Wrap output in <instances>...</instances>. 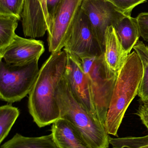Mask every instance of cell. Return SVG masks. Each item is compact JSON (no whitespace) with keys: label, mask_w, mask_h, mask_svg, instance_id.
Masks as SVG:
<instances>
[{"label":"cell","mask_w":148,"mask_h":148,"mask_svg":"<svg viewBox=\"0 0 148 148\" xmlns=\"http://www.w3.org/2000/svg\"><path fill=\"white\" fill-rule=\"evenodd\" d=\"M39 60L24 66L0 62V98L13 103L29 95L39 74Z\"/></svg>","instance_id":"obj_5"},{"label":"cell","mask_w":148,"mask_h":148,"mask_svg":"<svg viewBox=\"0 0 148 148\" xmlns=\"http://www.w3.org/2000/svg\"><path fill=\"white\" fill-rule=\"evenodd\" d=\"M133 49L139 56L143 68L138 95L140 101H148V47L143 42L139 41Z\"/></svg>","instance_id":"obj_17"},{"label":"cell","mask_w":148,"mask_h":148,"mask_svg":"<svg viewBox=\"0 0 148 148\" xmlns=\"http://www.w3.org/2000/svg\"><path fill=\"white\" fill-rule=\"evenodd\" d=\"M143 74L141 61L135 51L128 56L119 72L107 113L105 129L118 137V131L129 106L138 95Z\"/></svg>","instance_id":"obj_2"},{"label":"cell","mask_w":148,"mask_h":148,"mask_svg":"<svg viewBox=\"0 0 148 148\" xmlns=\"http://www.w3.org/2000/svg\"><path fill=\"white\" fill-rule=\"evenodd\" d=\"M41 4V6L42 8L44 13V16L47 21V32L49 31L50 27V19L49 15L48 12L47 6V0H38Z\"/></svg>","instance_id":"obj_24"},{"label":"cell","mask_w":148,"mask_h":148,"mask_svg":"<svg viewBox=\"0 0 148 148\" xmlns=\"http://www.w3.org/2000/svg\"><path fill=\"white\" fill-rule=\"evenodd\" d=\"M87 77L97 118L105 127L106 117L118 74L110 70L103 54L81 59Z\"/></svg>","instance_id":"obj_4"},{"label":"cell","mask_w":148,"mask_h":148,"mask_svg":"<svg viewBox=\"0 0 148 148\" xmlns=\"http://www.w3.org/2000/svg\"><path fill=\"white\" fill-rule=\"evenodd\" d=\"M45 51L43 42L27 39L16 35L6 48L0 51V60L6 63L21 66L39 60Z\"/></svg>","instance_id":"obj_10"},{"label":"cell","mask_w":148,"mask_h":148,"mask_svg":"<svg viewBox=\"0 0 148 148\" xmlns=\"http://www.w3.org/2000/svg\"><path fill=\"white\" fill-rule=\"evenodd\" d=\"M20 17L25 37L35 39L47 32V21L38 0H24Z\"/></svg>","instance_id":"obj_11"},{"label":"cell","mask_w":148,"mask_h":148,"mask_svg":"<svg viewBox=\"0 0 148 148\" xmlns=\"http://www.w3.org/2000/svg\"><path fill=\"white\" fill-rule=\"evenodd\" d=\"M56 97L60 108L61 118L71 122L91 148L109 147L110 137L105 127L74 99L65 74L56 88Z\"/></svg>","instance_id":"obj_3"},{"label":"cell","mask_w":148,"mask_h":148,"mask_svg":"<svg viewBox=\"0 0 148 148\" xmlns=\"http://www.w3.org/2000/svg\"><path fill=\"white\" fill-rule=\"evenodd\" d=\"M63 49L80 60L103 54L87 18L81 8L72 23Z\"/></svg>","instance_id":"obj_6"},{"label":"cell","mask_w":148,"mask_h":148,"mask_svg":"<svg viewBox=\"0 0 148 148\" xmlns=\"http://www.w3.org/2000/svg\"><path fill=\"white\" fill-rule=\"evenodd\" d=\"M19 115L18 109L10 104L0 107V143L8 136Z\"/></svg>","instance_id":"obj_18"},{"label":"cell","mask_w":148,"mask_h":148,"mask_svg":"<svg viewBox=\"0 0 148 148\" xmlns=\"http://www.w3.org/2000/svg\"><path fill=\"white\" fill-rule=\"evenodd\" d=\"M113 27L123 48L129 54L140 36L136 18L125 16Z\"/></svg>","instance_id":"obj_14"},{"label":"cell","mask_w":148,"mask_h":148,"mask_svg":"<svg viewBox=\"0 0 148 148\" xmlns=\"http://www.w3.org/2000/svg\"><path fill=\"white\" fill-rule=\"evenodd\" d=\"M140 36L148 42V12H142L136 17Z\"/></svg>","instance_id":"obj_21"},{"label":"cell","mask_w":148,"mask_h":148,"mask_svg":"<svg viewBox=\"0 0 148 148\" xmlns=\"http://www.w3.org/2000/svg\"><path fill=\"white\" fill-rule=\"evenodd\" d=\"M21 17L13 14L0 13V51L13 41Z\"/></svg>","instance_id":"obj_16"},{"label":"cell","mask_w":148,"mask_h":148,"mask_svg":"<svg viewBox=\"0 0 148 148\" xmlns=\"http://www.w3.org/2000/svg\"><path fill=\"white\" fill-rule=\"evenodd\" d=\"M128 55L123 48L114 27H108L105 32L103 53L108 67L114 73H119Z\"/></svg>","instance_id":"obj_13"},{"label":"cell","mask_w":148,"mask_h":148,"mask_svg":"<svg viewBox=\"0 0 148 148\" xmlns=\"http://www.w3.org/2000/svg\"><path fill=\"white\" fill-rule=\"evenodd\" d=\"M66 52L67 61L65 76L72 95L94 118L99 121L89 83L81 60L70 53Z\"/></svg>","instance_id":"obj_9"},{"label":"cell","mask_w":148,"mask_h":148,"mask_svg":"<svg viewBox=\"0 0 148 148\" xmlns=\"http://www.w3.org/2000/svg\"><path fill=\"white\" fill-rule=\"evenodd\" d=\"M60 1V0H47L48 12L50 19V27H51L52 21L54 19V16L56 12V9Z\"/></svg>","instance_id":"obj_23"},{"label":"cell","mask_w":148,"mask_h":148,"mask_svg":"<svg viewBox=\"0 0 148 148\" xmlns=\"http://www.w3.org/2000/svg\"><path fill=\"white\" fill-rule=\"evenodd\" d=\"M104 53V37L108 27L127 16L107 0H83L81 7Z\"/></svg>","instance_id":"obj_7"},{"label":"cell","mask_w":148,"mask_h":148,"mask_svg":"<svg viewBox=\"0 0 148 148\" xmlns=\"http://www.w3.org/2000/svg\"><path fill=\"white\" fill-rule=\"evenodd\" d=\"M67 61L64 49L51 53L40 69L29 95V111L39 127L53 124L61 118L56 92L65 74Z\"/></svg>","instance_id":"obj_1"},{"label":"cell","mask_w":148,"mask_h":148,"mask_svg":"<svg viewBox=\"0 0 148 148\" xmlns=\"http://www.w3.org/2000/svg\"><path fill=\"white\" fill-rule=\"evenodd\" d=\"M1 148H59L51 134L39 137H27L16 134Z\"/></svg>","instance_id":"obj_15"},{"label":"cell","mask_w":148,"mask_h":148,"mask_svg":"<svg viewBox=\"0 0 148 148\" xmlns=\"http://www.w3.org/2000/svg\"><path fill=\"white\" fill-rule=\"evenodd\" d=\"M24 2V0H0V13L13 14L20 17Z\"/></svg>","instance_id":"obj_19"},{"label":"cell","mask_w":148,"mask_h":148,"mask_svg":"<svg viewBox=\"0 0 148 148\" xmlns=\"http://www.w3.org/2000/svg\"><path fill=\"white\" fill-rule=\"evenodd\" d=\"M83 0H60L48 32L49 51L53 53L62 50L74 20Z\"/></svg>","instance_id":"obj_8"},{"label":"cell","mask_w":148,"mask_h":148,"mask_svg":"<svg viewBox=\"0 0 148 148\" xmlns=\"http://www.w3.org/2000/svg\"><path fill=\"white\" fill-rule=\"evenodd\" d=\"M51 135L59 148H91L76 127L67 120L60 118L53 123Z\"/></svg>","instance_id":"obj_12"},{"label":"cell","mask_w":148,"mask_h":148,"mask_svg":"<svg viewBox=\"0 0 148 148\" xmlns=\"http://www.w3.org/2000/svg\"><path fill=\"white\" fill-rule=\"evenodd\" d=\"M111 3L117 9L127 16H131L133 10L139 4L147 0H107Z\"/></svg>","instance_id":"obj_20"},{"label":"cell","mask_w":148,"mask_h":148,"mask_svg":"<svg viewBox=\"0 0 148 148\" xmlns=\"http://www.w3.org/2000/svg\"><path fill=\"white\" fill-rule=\"evenodd\" d=\"M141 103L136 113L148 130V101H140Z\"/></svg>","instance_id":"obj_22"}]
</instances>
